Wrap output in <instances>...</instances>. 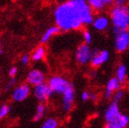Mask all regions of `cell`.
<instances>
[{"label":"cell","mask_w":129,"mask_h":128,"mask_svg":"<svg viewBox=\"0 0 129 128\" xmlns=\"http://www.w3.org/2000/svg\"><path fill=\"white\" fill-rule=\"evenodd\" d=\"M28 83H23L15 88L12 93V99L15 102H23L30 95L31 90Z\"/></svg>","instance_id":"9c48e42d"},{"label":"cell","mask_w":129,"mask_h":128,"mask_svg":"<svg viewBox=\"0 0 129 128\" xmlns=\"http://www.w3.org/2000/svg\"><path fill=\"white\" fill-rule=\"evenodd\" d=\"M75 99V90L74 87L72 83L70 84V86L67 88V90L62 93V101L61 105L63 111L70 112L73 107Z\"/></svg>","instance_id":"8992f818"},{"label":"cell","mask_w":129,"mask_h":128,"mask_svg":"<svg viewBox=\"0 0 129 128\" xmlns=\"http://www.w3.org/2000/svg\"><path fill=\"white\" fill-rule=\"evenodd\" d=\"M109 51L106 49L104 50H98V49H93L92 54V59H91V65L92 68H99L107 62L109 59Z\"/></svg>","instance_id":"52a82bcc"},{"label":"cell","mask_w":129,"mask_h":128,"mask_svg":"<svg viewBox=\"0 0 129 128\" xmlns=\"http://www.w3.org/2000/svg\"><path fill=\"white\" fill-rule=\"evenodd\" d=\"M90 99H91V101H96L97 100V95L95 92L93 91H90Z\"/></svg>","instance_id":"f1b7e54d"},{"label":"cell","mask_w":129,"mask_h":128,"mask_svg":"<svg viewBox=\"0 0 129 128\" xmlns=\"http://www.w3.org/2000/svg\"><path fill=\"white\" fill-rule=\"evenodd\" d=\"M15 84H16V79H15V77H14V78H11V79L9 80V81H8V84H7L6 89H7V90H9V89L14 86Z\"/></svg>","instance_id":"83f0119b"},{"label":"cell","mask_w":129,"mask_h":128,"mask_svg":"<svg viewBox=\"0 0 129 128\" xmlns=\"http://www.w3.org/2000/svg\"><path fill=\"white\" fill-rule=\"evenodd\" d=\"M92 50L90 48L89 44L86 43H82L78 46L75 51V59L76 61L81 65H85V64L91 62L92 59Z\"/></svg>","instance_id":"277c9868"},{"label":"cell","mask_w":129,"mask_h":128,"mask_svg":"<svg viewBox=\"0 0 129 128\" xmlns=\"http://www.w3.org/2000/svg\"><path fill=\"white\" fill-rule=\"evenodd\" d=\"M48 83L51 88L53 93L61 94L64 92L67 88L70 86V82L66 78L60 76V75H54L49 79Z\"/></svg>","instance_id":"3957f363"},{"label":"cell","mask_w":129,"mask_h":128,"mask_svg":"<svg viewBox=\"0 0 129 128\" xmlns=\"http://www.w3.org/2000/svg\"><path fill=\"white\" fill-rule=\"evenodd\" d=\"M112 123L113 125L115 126L116 128H126L129 124V116L121 113L112 123Z\"/></svg>","instance_id":"9a60e30c"},{"label":"cell","mask_w":129,"mask_h":128,"mask_svg":"<svg viewBox=\"0 0 129 128\" xmlns=\"http://www.w3.org/2000/svg\"><path fill=\"white\" fill-rule=\"evenodd\" d=\"M0 46H1V43H0Z\"/></svg>","instance_id":"e575fe53"},{"label":"cell","mask_w":129,"mask_h":128,"mask_svg":"<svg viewBox=\"0 0 129 128\" xmlns=\"http://www.w3.org/2000/svg\"><path fill=\"white\" fill-rule=\"evenodd\" d=\"M21 62H22V64L23 65H27V64L29 63V61H30V56H28L27 54H24V55H22L21 56Z\"/></svg>","instance_id":"d4e9b609"},{"label":"cell","mask_w":129,"mask_h":128,"mask_svg":"<svg viewBox=\"0 0 129 128\" xmlns=\"http://www.w3.org/2000/svg\"><path fill=\"white\" fill-rule=\"evenodd\" d=\"M10 106L8 104H3L1 107H0V119H3L7 117L8 115V113H10Z\"/></svg>","instance_id":"44dd1931"},{"label":"cell","mask_w":129,"mask_h":128,"mask_svg":"<svg viewBox=\"0 0 129 128\" xmlns=\"http://www.w3.org/2000/svg\"><path fill=\"white\" fill-rule=\"evenodd\" d=\"M103 3L104 4V6H109V5H112L113 3H114L115 0H101Z\"/></svg>","instance_id":"f546056e"},{"label":"cell","mask_w":129,"mask_h":128,"mask_svg":"<svg viewBox=\"0 0 129 128\" xmlns=\"http://www.w3.org/2000/svg\"><path fill=\"white\" fill-rule=\"evenodd\" d=\"M114 47L117 52H124L129 48V31L124 30L115 34Z\"/></svg>","instance_id":"ba28073f"},{"label":"cell","mask_w":129,"mask_h":128,"mask_svg":"<svg viewBox=\"0 0 129 128\" xmlns=\"http://www.w3.org/2000/svg\"><path fill=\"white\" fill-rule=\"evenodd\" d=\"M115 77L119 80V81L122 84H124L126 82V78H127V69L126 66L124 63H120L116 68L115 71Z\"/></svg>","instance_id":"2e32d148"},{"label":"cell","mask_w":129,"mask_h":128,"mask_svg":"<svg viewBox=\"0 0 129 128\" xmlns=\"http://www.w3.org/2000/svg\"><path fill=\"white\" fill-rule=\"evenodd\" d=\"M0 98H1V95H0Z\"/></svg>","instance_id":"836d02e7"},{"label":"cell","mask_w":129,"mask_h":128,"mask_svg":"<svg viewBox=\"0 0 129 128\" xmlns=\"http://www.w3.org/2000/svg\"><path fill=\"white\" fill-rule=\"evenodd\" d=\"M81 99H82V101L83 102H87L90 100V91H83L81 93Z\"/></svg>","instance_id":"cb8c5ba5"},{"label":"cell","mask_w":129,"mask_h":128,"mask_svg":"<svg viewBox=\"0 0 129 128\" xmlns=\"http://www.w3.org/2000/svg\"><path fill=\"white\" fill-rule=\"evenodd\" d=\"M58 126H59V121L56 118L50 117L43 122L41 128H58Z\"/></svg>","instance_id":"d6986e66"},{"label":"cell","mask_w":129,"mask_h":128,"mask_svg":"<svg viewBox=\"0 0 129 128\" xmlns=\"http://www.w3.org/2000/svg\"><path fill=\"white\" fill-rule=\"evenodd\" d=\"M124 90L120 89V90H118V91H115V92L114 93V95H113V97H112L113 102H116V103H119L120 101H122V99L124 98Z\"/></svg>","instance_id":"7402d4cb"},{"label":"cell","mask_w":129,"mask_h":128,"mask_svg":"<svg viewBox=\"0 0 129 128\" xmlns=\"http://www.w3.org/2000/svg\"><path fill=\"white\" fill-rule=\"evenodd\" d=\"M127 0H115L114 3V7H124L126 6Z\"/></svg>","instance_id":"484cf974"},{"label":"cell","mask_w":129,"mask_h":128,"mask_svg":"<svg viewBox=\"0 0 129 128\" xmlns=\"http://www.w3.org/2000/svg\"><path fill=\"white\" fill-rule=\"evenodd\" d=\"M45 79L46 76L44 72L39 69H32L27 75V82L32 86L45 82Z\"/></svg>","instance_id":"30bf717a"},{"label":"cell","mask_w":129,"mask_h":128,"mask_svg":"<svg viewBox=\"0 0 129 128\" xmlns=\"http://www.w3.org/2000/svg\"><path fill=\"white\" fill-rule=\"evenodd\" d=\"M82 39H83V41L86 44H91L92 41V36L91 34V32L88 31V30H84L82 32Z\"/></svg>","instance_id":"603a6c76"},{"label":"cell","mask_w":129,"mask_h":128,"mask_svg":"<svg viewBox=\"0 0 129 128\" xmlns=\"http://www.w3.org/2000/svg\"><path fill=\"white\" fill-rule=\"evenodd\" d=\"M2 54V49H1V46H0V55Z\"/></svg>","instance_id":"1f68e13d"},{"label":"cell","mask_w":129,"mask_h":128,"mask_svg":"<svg viewBox=\"0 0 129 128\" xmlns=\"http://www.w3.org/2000/svg\"><path fill=\"white\" fill-rule=\"evenodd\" d=\"M46 56V49L43 46H40L35 49L33 51L32 55H31V59L33 61H40Z\"/></svg>","instance_id":"ac0fdd59"},{"label":"cell","mask_w":129,"mask_h":128,"mask_svg":"<svg viewBox=\"0 0 129 128\" xmlns=\"http://www.w3.org/2000/svg\"><path fill=\"white\" fill-rule=\"evenodd\" d=\"M120 113H121V112H120L118 103H116V102H112V103L108 105V107L106 108L105 112H104V119H105V121H106L107 123H112L113 121L119 115Z\"/></svg>","instance_id":"7c38bea8"},{"label":"cell","mask_w":129,"mask_h":128,"mask_svg":"<svg viewBox=\"0 0 129 128\" xmlns=\"http://www.w3.org/2000/svg\"><path fill=\"white\" fill-rule=\"evenodd\" d=\"M46 112H47V106H46L45 103H40L37 106V110H36L35 115L33 117V121H35V122L40 121L45 116Z\"/></svg>","instance_id":"e0dca14e"},{"label":"cell","mask_w":129,"mask_h":128,"mask_svg":"<svg viewBox=\"0 0 129 128\" xmlns=\"http://www.w3.org/2000/svg\"><path fill=\"white\" fill-rule=\"evenodd\" d=\"M17 67H12V68L9 70L8 75H9L11 78H14V77L17 75Z\"/></svg>","instance_id":"4316f807"},{"label":"cell","mask_w":129,"mask_h":128,"mask_svg":"<svg viewBox=\"0 0 129 128\" xmlns=\"http://www.w3.org/2000/svg\"><path fill=\"white\" fill-rule=\"evenodd\" d=\"M122 89V83L119 81V80L116 77H113L109 81H107L106 87L104 90V98L107 100L112 99L113 95L116 91Z\"/></svg>","instance_id":"8fae6325"},{"label":"cell","mask_w":129,"mask_h":128,"mask_svg":"<svg viewBox=\"0 0 129 128\" xmlns=\"http://www.w3.org/2000/svg\"><path fill=\"white\" fill-rule=\"evenodd\" d=\"M104 128H116V127L113 125L112 123H106V124H105V126H104Z\"/></svg>","instance_id":"4dcf8cb0"},{"label":"cell","mask_w":129,"mask_h":128,"mask_svg":"<svg viewBox=\"0 0 129 128\" xmlns=\"http://www.w3.org/2000/svg\"><path fill=\"white\" fill-rule=\"evenodd\" d=\"M34 1H40V0H34Z\"/></svg>","instance_id":"d6a6232c"},{"label":"cell","mask_w":129,"mask_h":128,"mask_svg":"<svg viewBox=\"0 0 129 128\" xmlns=\"http://www.w3.org/2000/svg\"><path fill=\"white\" fill-rule=\"evenodd\" d=\"M87 2L95 11H100L104 8V4L101 0H87Z\"/></svg>","instance_id":"ffe728a7"},{"label":"cell","mask_w":129,"mask_h":128,"mask_svg":"<svg viewBox=\"0 0 129 128\" xmlns=\"http://www.w3.org/2000/svg\"><path fill=\"white\" fill-rule=\"evenodd\" d=\"M110 18L114 26V35L127 30L129 27V7H114L110 11Z\"/></svg>","instance_id":"7a4b0ae2"},{"label":"cell","mask_w":129,"mask_h":128,"mask_svg":"<svg viewBox=\"0 0 129 128\" xmlns=\"http://www.w3.org/2000/svg\"><path fill=\"white\" fill-rule=\"evenodd\" d=\"M33 94L35 98L37 99L40 103H46L53 94L51 88L49 83L43 82V83L38 84L33 88Z\"/></svg>","instance_id":"5b68a950"},{"label":"cell","mask_w":129,"mask_h":128,"mask_svg":"<svg viewBox=\"0 0 129 128\" xmlns=\"http://www.w3.org/2000/svg\"><path fill=\"white\" fill-rule=\"evenodd\" d=\"M54 19L60 31L78 30L92 24L93 9L87 0H66L55 8Z\"/></svg>","instance_id":"6da1fadb"},{"label":"cell","mask_w":129,"mask_h":128,"mask_svg":"<svg viewBox=\"0 0 129 128\" xmlns=\"http://www.w3.org/2000/svg\"><path fill=\"white\" fill-rule=\"evenodd\" d=\"M60 32V27H58V26H52V27H49L46 31L44 32V34L42 35V37H41V43L44 44V43H47L49 40H50L52 37H54L55 35L59 34Z\"/></svg>","instance_id":"5bb4252c"},{"label":"cell","mask_w":129,"mask_h":128,"mask_svg":"<svg viewBox=\"0 0 129 128\" xmlns=\"http://www.w3.org/2000/svg\"><path fill=\"white\" fill-rule=\"evenodd\" d=\"M109 18L105 16H99V17H95L92 22V26L95 29L98 31H104L107 29V27L109 26Z\"/></svg>","instance_id":"4fadbf2b"}]
</instances>
